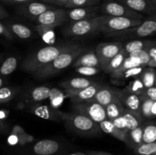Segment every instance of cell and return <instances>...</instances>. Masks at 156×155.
<instances>
[{
	"label": "cell",
	"instance_id": "277c9868",
	"mask_svg": "<svg viewBox=\"0 0 156 155\" xmlns=\"http://www.w3.org/2000/svg\"><path fill=\"white\" fill-rule=\"evenodd\" d=\"M96 18H97V30L102 33H105V34L136 27L140 25L143 21L141 20L111 16L108 15L96 16Z\"/></svg>",
	"mask_w": 156,
	"mask_h": 155
},
{
	"label": "cell",
	"instance_id": "836d02e7",
	"mask_svg": "<svg viewBox=\"0 0 156 155\" xmlns=\"http://www.w3.org/2000/svg\"><path fill=\"white\" fill-rule=\"evenodd\" d=\"M156 141V126L154 122L143 125V143H152Z\"/></svg>",
	"mask_w": 156,
	"mask_h": 155
},
{
	"label": "cell",
	"instance_id": "74e56055",
	"mask_svg": "<svg viewBox=\"0 0 156 155\" xmlns=\"http://www.w3.org/2000/svg\"><path fill=\"white\" fill-rule=\"evenodd\" d=\"M133 150L137 155H152L156 153V143H142Z\"/></svg>",
	"mask_w": 156,
	"mask_h": 155
},
{
	"label": "cell",
	"instance_id": "8992f818",
	"mask_svg": "<svg viewBox=\"0 0 156 155\" xmlns=\"http://www.w3.org/2000/svg\"><path fill=\"white\" fill-rule=\"evenodd\" d=\"M73 109L76 112L88 117L98 124L107 119L105 106L92 100L74 103Z\"/></svg>",
	"mask_w": 156,
	"mask_h": 155
},
{
	"label": "cell",
	"instance_id": "8fae6325",
	"mask_svg": "<svg viewBox=\"0 0 156 155\" xmlns=\"http://www.w3.org/2000/svg\"><path fill=\"white\" fill-rule=\"evenodd\" d=\"M55 6L43 2H35L31 0L30 2L20 4L18 6V12L20 15L25 16L31 20H35L40 15L50 9H54Z\"/></svg>",
	"mask_w": 156,
	"mask_h": 155
},
{
	"label": "cell",
	"instance_id": "7bdbcfd3",
	"mask_svg": "<svg viewBox=\"0 0 156 155\" xmlns=\"http://www.w3.org/2000/svg\"><path fill=\"white\" fill-rule=\"evenodd\" d=\"M111 122H112L114 126H115L117 130H119L120 132H122V133L126 135L128 129L123 115H120V116L114 119L111 120Z\"/></svg>",
	"mask_w": 156,
	"mask_h": 155
},
{
	"label": "cell",
	"instance_id": "681fc988",
	"mask_svg": "<svg viewBox=\"0 0 156 155\" xmlns=\"http://www.w3.org/2000/svg\"><path fill=\"white\" fill-rule=\"evenodd\" d=\"M8 143H9V144H11V145H15V144H18V136L11 134V135L9 137V138H8Z\"/></svg>",
	"mask_w": 156,
	"mask_h": 155
},
{
	"label": "cell",
	"instance_id": "ac0fdd59",
	"mask_svg": "<svg viewBox=\"0 0 156 155\" xmlns=\"http://www.w3.org/2000/svg\"><path fill=\"white\" fill-rule=\"evenodd\" d=\"M73 66L76 67H95V68H100V63H99L98 58L96 55L95 52L93 50H87L84 53L79 56L75 60Z\"/></svg>",
	"mask_w": 156,
	"mask_h": 155
},
{
	"label": "cell",
	"instance_id": "11a10c76",
	"mask_svg": "<svg viewBox=\"0 0 156 155\" xmlns=\"http://www.w3.org/2000/svg\"><path fill=\"white\" fill-rule=\"evenodd\" d=\"M69 155H87V154L85 153H82V152H76V153H71V154Z\"/></svg>",
	"mask_w": 156,
	"mask_h": 155
},
{
	"label": "cell",
	"instance_id": "5b68a950",
	"mask_svg": "<svg viewBox=\"0 0 156 155\" xmlns=\"http://www.w3.org/2000/svg\"><path fill=\"white\" fill-rule=\"evenodd\" d=\"M156 31V21L154 18L142 21L140 25L131 28L125 29L120 31L112 32L107 33L108 36L118 38H131V37H144L155 34Z\"/></svg>",
	"mask_w": 156,
	"mask_h": 155
},
{
	"label": "cell",
	"instance_id": "7dc6e473",
	"mask_svg": "<svg viewBox=\"0 0 156 155\" xmlns=\"http://www.w3.org/2000/svg\"><path fill=\"white\" fill-rule=\"evenodd\" d=\"M43 2L47 3V4L52 5H57V6H64L66 5L69 0H41Z\"/></svg>",
	"mask_w": 156,
	"mask_h": 155
},
{
	"label": "cell",
	"instance_id": "b9f144b4",
	"mask_svg": "<svg viewBox=\"0 0 156 155\" xmlns=\"http://www.w3.org/2000/svg\"><path fill=\"white\" fill-rule=\"evenodd\" d=\"M128 56L137 58L141 62L142 65L145 67H146V65H147V63L150 60V58H149L148 53H146V50H137V51L133 52V53H130L129 54H128Z\"/></svg>",
	"mask_w": 156,
	"mask_h": 155
},
{
	"label": "cell",
	"instance_id": "7c38bea8",
	"mask_svg": "<svg viewBox=\"0 0 156 155\" xmlns=\"http://www.w3.org/2000/svg\"><path fill=\"white\" fill-rule=\"evenodd\" d=\"M101 87V85L100 84L94 82L93 84H90L89 86L86 87L83 89L78 90V91L65 90L66 91L68 98H70L73 103H82V102L91 100Z\"/></svg>",
	"mask_w": 156,
	"mask_h": 155
},
{
	"label": "cell",
	"instance_id": "f35d334b",
	"mask_svg": "<svg viewBox=\"0 0 156 155\" xmlns=\"http://www.w3.org/2000/svg\"><path fill=\"white\" fill-rule=\"evenodd\" d=\"M100 2L101 0H69L65 5V8L73 9V8L94 6L98 5Z\"/></svg>",
	"mask_w": 156,
	"mask_h": 155
},
{
	"label": "cell",
	"instance_id": "e575fe53",
	"mask_svg": "<svg viewBox=\"0 0 156 155\" xmlns=\"http://www.w3.org/2000/svg\"><path fill=\"white\" fill-rule=\"evenodd\" d=\"M17 66H18V59L14 56H10L7 58L0 66V74L4 76L9 75L16 69Z\"/></svg>",
	"mask_w": 156,
	"mask_h": 155
},
{
	"label": "cell",
	"instance_id": "52a82bcc",
	"mask_svg": "<svg viewBox=\"0 0 156 155\" xmlns=\"http://www.w3.org/2000/svg\"><path fill=\"white\" fill-rule=\"evenodd\" d=\"M99 10L104 15H111L115 17L131 18V19L143 20V15L139 12L132 10L127 6L116 1H107L99 7Z\"/></svg>",
	"mask_w": 156,
	"mask_h": 155
},
{
	"label": "cell",
	"instance_id": "ab89813d",
	"mask_svg": "<svg viewBox=\"0 0 156 155\" xmlns=\"http://www.w3.org/2000/svg\"><path fill=\"white\" fill-rule=\"evenodd\" d=\"M35 28H36L35 30L45 40L49 41L50 40L54 39V27L42 25V24H37Z\"/></svg>",
	"mask_w": 156,
	"mask_h": 155
},
{
	"label": "cell",
	"instance_id": "f546056e",
	"mask_svg": "<svg viewBox=\"0 0 156 155\" xmlns=\"http://www.w3.org/2000/svg\"><path fill=\"white\" fill-rule=\"evenodd\" d=\"M152 43V40H133L126 43L125 45H123V49L128 55L137 50H145Z\"/></svg>",
	"mask_w": 156,
	"mask_h": 155
},
{
	"label": "cell",
	"instance_id": "f6af8a7d",
	"mask_svg": "<svg viewBox=\"0 0 156 155\" xmlns=\"http://www.w3.org/2000/svg\"><path fill=\"white\" fill-rule=\"evenodd\" d=\"M143 96L146 97V98L150 99V100H155V101H156V88H155V86L146 88V90H145V92H144V94H143Z\"/></svg>",
	"mask_w": 156,
	"mask_h": 155
},
{
	"label": "cell",
	"instance_id": "680465c9",
	"mask_svg": "<svg viewBox=\"0 0 156 155\" xmlns=\"http://www.w3.org/2000/svg\"><path fill=\"white\" fill-rule=\"evenodd\" d=\"M152 155H156V153H154V154H152Z\"/></svg>",
	"mask_w": 156,
	"mask_h": 155
},
{
	"label": "cell",
	"instance_id": "ba28073f",
	"mask_svg": "<svg viewBox=\"0 0 156 155\" xmlns=\"http://www.w3.org/2000/svg\"><path fill=\"white\" fill-rule=\"evenodd\" d=\"M96 16L88 19L71 22L64 29L63 33L69 36H82L97 31Z\"/></svg>",
	"mask_w": 156,
	"mask_h": 155
},
{
	"label": "cell",
	"instance_id": "6f0895ef",
	"mask_svg": "<svg viewBox=\"0 0 156 155\" xmlns=\"http://www.w3.org/2000/svg\"><path fill=\"white\" fill-rule=\"evenodd\" d=\"M2 55L0 54V61H1V59H2Z\"/></svg>",
	"mask_w": 156,
	"mask_h": 155
},
{
	"label": "cell",
	"instance_id": "7a4b0ae2",
	"mask_svg": "<svg viewBox=\"0 0 156 155\" xmlns=\"http://www.w3.org/2000/svg\"><path fill=\"white\" fill-rule=\"evenodd\" d=\"M88 50L82 44L79 43L76 46L64 50L59 53L52 62L39 70L34 72V77L37 78H47L55 75L69 66L80 55Z\"/></svg>",
	"mask_w": 156,
	"mask_h": 155
},
{
	"label": "cell",
	"instance_id": "44dd1931",
	"mask_svg": "<svg viewBox=\"0 0 156 155\" xmlns=\"http://www.w3.org/2000/svg\"><path fill=\"white\" fill-rule=\"evenodd\" d=\"M94 83L90 79L86 78H74L69 79L66 81L62 82L60 84V86L63 89L70 90V91H78V90L83 89L86 87L89 86L90 84Z\"/></svg>",
	"mask_w": 156,
	"mask_h": 155
},
{
	"label": "cell",
	"instance_id": "9c48e42d",
	"mask_svg": "<svg viewBox=\"0 0 156 155\" xmlns=\"http://www.w3.org/2000/svg\"><path fill=\"white\" fill-rule=\"evenodd\" d=\"M123 49V43L120 42H111L101 43L96 47L95 52L98 58L100 68L105 69L110 61Z\"/></svg>",
	"mask_w": 156,
	"mask_h": 155
},
{
	"label": "cell",
	"instance_id": "9a60e30c",
	"mask_svg": "<svg viewBox=\"0 0 156 155\" xmlns=\"http://www.w3.org/2000/svg\"><path fill=\"white\" fill-rule=\"evenodd\" d=\"M99 6H88V7H79L70 9L66 11L67 18L72 22L81 21V20L88 19L96 16V14L98 12Z\"/></svg>",
	"mask_w": 156,
	"mask_h": 155
},
{
	"label": "cell",
	"instance_id": "9f6ffc18",
	"mask_svg": "<svg viewBox=\"0 0 156 155\" xmlns=\"http://www.w3.org/2000/svg\"><path fill=\"white\" fill-rule=\"evenodd\" d=\"M3 84H4V81H3L2 79L1 78H0V88H2Z\"/></svg>",
	"mask_w": 156,
	"mask_h": 155
},
{
	"label": "cell",
	"instance_id": "ffe728a7",
	"mask_svg": "<svg viewBox=\"0 0 156 155\" xmlns=\"http://www.w3.org/2000/svg\"><path fill=\"white\" fill-rule=\"evenodd\" d=\"M143 125L136 129L128 130L125 135L124 142L133 149L143 143Z\"/></svg>",
	"mask_w": 156,
	"mask_h": 155
},
{
	"label": "cell",
	"instance_id": "d4e9b609",
	"mask_svg": "<svg viewBox=\"0 0 156 155\" xmlns=\"http://www.w3.org/2000/svg\"><path fill=\"white\" fill-rule=\"evenodd\" d=\"M122 115L124 118L128 130L139 127L142 124H143V122H144V118L142 116L141 114L133 112V111L129 110L126 108L124 109Z\"/></svg>",
	"mask_w": 156,
	"mask_h": 155
},
{
	"label": "cell",
	"instance_id": "e0dca14e",
	"mask_svg": "<svg viewBox=\"0 0 156 155\" xmlns=\"http://www.w3.org/2000/svg\"><path fill=\"white\" fill-rule=\"evenodd\" d=\"M59 144L57 141L51 139H44L34 144L33 150L37 155H52L58 151Z\"/></svg>",
	"mask_w": 156,
	"mask_h": 155
},
{
	"label": "cell",
	"instance_id": "d6986e66",
	"mask_svg": "<svg viewBox=\"0 0 156 155\" xmlns=\"http://www.w3.org/2000/svg\"><path fill=\"white\" fill-rule=\"evenodd\" d=\"M117 96L115 91V88H111L108 86H102L101 87L94 96L91 100L97 102L99 104L102 105L103 106H106L107 105L109 104L114 97Z\"/></svg>",
	"mask_w": 156,
	"mask_h": 155
},
{
	"label": "cell",
	"instance_id": "816d5d0a",
	"mask_svg": "<svg viewBox=\"0 0 156 155\" xmlns=\"http://www.w3.org/2000/svg\"><path fill=\"white\" fill-rule=\"evenodd\" d=\"M86 154L87 155H114V154H111V153H107V152L94 151V150H90V151H88Z\"/></svg>",
	"mask_w": 156,
	"mask_h": 155
},
{
	"label": "cell",
	"instance_id": "bcb514c9",
	"mask_svg": "<svg viewBox=\"0 0 156 155\" xmlns=\"http://www.w3.org/2000/svg\"><path fill=\"white\" fill-rule=\"evenodd\" d=\"M0 35H1V36H3L4 37H5L6 39L10 40H13V36L12 35V33L9 32V30H8L7 27H5V25L2 24L1 22H0Z\"/></svg>",
	"mask_w": 156,
	"mask_h": 155
},
{
	"label": "cell",
	"instance_id": "603a6c76",
	"mask_svg": "<svg viewBox=\"0 0 156 155\" xmlns=\"http://www.w3.org/2000/svg\"><path fill=\"white\" fill-rule=\"evenodd\" d=\"M140 113L143 118L153 119L156 115V101L140 96Z\"/></svg>",
	"mask_w": 156,
	"mask_h": 155
},
{
	"label": "cell",
	"instance_id": "30bf717a",
	"mask_svg": "<svg viewBox=\"0 0 156 155\" xmlns=\"http://www.w3.org/2000/svg\"><path fill=\"white\" fill-rule=\"evenodd\" d=\"M67 19L66 11L62 9H50L41 15H40L35 19L37 24L50 26V27H56L60 26Z\"/></svg>",
	"mask_w": 156,
	"mask_h": 155
},
{
	"label": "cell",
	"instance_id": "1f68e13d",
	"mask_svg": "<svg viewBox=\"0 0 156 155\" xmlns=\"http://www.w3.org/2000/svg\"><path fill=\"white\" fill-rule=\"evenodd\" d=\"M128 55L126 54V52L124 51L123 49H122L109 62V63L107 65V66L105 67V69L103 70L105 73L107 74H111L113 71H115L122 63H123V60L125 59V58Z\"/></svg>",
	"mask_w": 156,
	"mask_h": 155
},
{
	"label": "cell",
	"instance_id": "d6a6232c",
	"mask_svg": "<svg viewBox=\"0 0 156 155\" xmlns=\"http://www.w3.org/2000/svg\"><path fill=\"white\" fill-rule=\"evenodd\" d=\"M137 66H143V65H142L141 62L137 58L133 57V56H127L125 58L124 60H123V63L115 71H113L111 74V75H116V74H120V73L123 72V71H126V70L129 69V68Z\"/></svg>",
	"mask_w": 156,
	"mask_h": 155
},
{
	"label": "cell",
	"instance_id": "4316f807",
	"mask_svg": "<svg viewBox=\"0 0 156 155\" xmlns=\"http://www.w3.org/2000/svg\"><path fill=\"white\" fill-rule=\"evenodd\" d=\"M98 126L102 132H104L105 133L108 134V135L114 137V138H117V139L124 142L125 135L116 129V127L114 126V124H113V122H111V120L106 119H105L104 121H102L101 122L98 123Z\"/></svg>",
	"mask_w": 156,
	"mask_h": 155
},
{
	"label": "cell",
	"instance_id": "4fadbf2b",
	"mask_svg": "<svg viewBox=\"0 0 156 155\" xmlns=\"http://www.w3.org/2000/svg\"><path fill=\"white\" fill-rule=\"evenodd\" d=\"M116 94L124 108L129 110L135 112L136 113H140V103H141V97L140 96L129 93L125 89L120 90L116 89Z\"/></svg>",
	"mask_w": 156,
	"mask_h": 155
},
{
	"label": "cell",
	"instance_id": "7402d4cb",
	"mask_svg": "<svg viewBox=\"0 0 156 155\" xmlns=\"http://www.w3.org/2000/svg\"><path fill=\"white\" fill-rule=\"evenodd\" d=\"M5 27L12 36H15L20 39H28L32 36V31L29 27L18 23H8Z\"/></svg>",
	"mask_w": 156,
	"mask_h": 155
},
{
	"label": "cell",
	"instance_id": "8d00e7d4",
	"mask_svg": "<svg viewBox=\"0 0 156 155\" xmlns=\"http://www.w3.org/2000/svg\"><path fill=\"white\" fill-rule=\"evenodd\" d=\"M125 90L128 92L136 94V95L143 96L146 88L143 84L140 79L139 78H136L133 81L129 82V84L126 87Z\"/></svg>",
	"mask_w": 156,
	"mask_h": 155
},
{
	"label": "cell",
	"instance_id": "6da1fadb",
	"mask_svg": "<svg viewBox=\"0 0 156 155\" xmlns=\"http://www.w3.org/2000/svg\"><path fill=\"white\" fill-rule=\"evenodd\" d=\"M78 44L77 43H62L44 47L26 58L21 64V69L27 72H35L52 62L62 51L73 48Z\"/></svg>",
	"mask_w": 156,
	"mask_h": 155
},
{
	"label": "cell",
	"instance_id": "d590c367",
	"mask_svg": "<svg viewBox=\"0 0 156 155\" xmlns=\"http://www.w3.org/2000/svg\"><path fill=\"white\" fill-rule=\"evenodd\" d=\"M20 91V88L12 87L0 88V103H5L12 100Z\"/></svg>",
	"mask_w": 156,
	"mask_h": 155
},
{
	"label": "cell",
	"instance_id": "ee69618b",
	"mask_svg": "<svg viewBox=\"0 0 156 155\" xmlns=\"http://www.w3.org/2000/svg\"><path fill=\"white\" fill-rule=\"evenodd\" d=\"M145 50L149 55L150 59L156 61V44L155 41H152V43L148 46Z\"/></svg>",
	"mask_w": 156,
	"mask_h": 155
},
{
	"label": "cell",
	"instance_id": "60d3db41",
	"mask_svg": "<svg viewBox=\"0 0 156 155\" xmlns=\"http://www.w3.org/2000/svg\"><path fill=\"white\" fill-rule=\"evenodd\" d=\"M101 68H95V67L82 66V67H76V72L85 76L95 75V74H98L99 72H101Z\"/></svg>",
	"mask_w": 156,
	"mask_h": 155
},
{
	"label": "cell",
	"instance_id": "83f0119b",
	"mask_svg": "<svg viewBox=\"0 0 156 155\" xmlns=\"http://www.w3.org/2000/svg\"><path fill=\"white\" fill-rule=\"evenodd\" d=\"M67 97L68 95L65 89L59 90L57 88H51L50 90L48 98L50 100V106L55 109H59L64 99Z\"/></svg>",
	"mask_w": 156,
	"mask_h": 155
},
{
	"label": "cell",
	"instance_id": "484cf974",
	"mask_svg": "<svg viewBox=\"0 0 156 155\" xmlns=\"http://www.w3.org/2000/svg\"><path fill=\"white\" fill-rule=\"evenodd\" d=\"M50 88L47 86L37 87L29 92L27 98L31 103H39L48 98Z\"/></svg>",
	"mask_w": 156,
	"mask_h": 155
},
{
	"label": "cell",
	"instance_id": "4dcf8cb0",
	"mask_svg": "<svg viewBox=\"0 0 156 155\" xmlns=\"http://www.w3.org/2000/svg\"><path fill=\"white\" fill-rule=\"evenodd\" d=\"M139 78L146 88L155 86V70L153 68H145L139 75Z\"/></svg>",
	"mask_w": 156,
	"mask_h": 155
},
{
	"label": "cell",
	"instance_id": "5bb4252c",
	"mask_svg": "<svg viewBox=\"0 0 156 155\" xmlns=\"http://www.w3.org/2000/svg\"><path fill=\"white\" fill-rule=\"evenodd\" d=\"M30 111L37 116L51 121H61L62 112L55 109L50 105L35 104L30 107Z\"/></svg>",
	"mask_w": 156,
	"mask_h": 155
},
{
	"label": "cell",
	"instance_id": "c3c4849f",
	"mask_svg": "<svg viewBox=\"0 0 156 155\" xmlns=\"http://www.w3.org/2000/svg\"><path fill=\"white\" fill-rule=\"evenodd\" d=\"M25 132H26L24 130V129L19 126H15L12 128V131H11V134H12V135H17V136H18V135H22V134L25 133Z\"/></svg>",
	"mask_w": 156,
	"mask_h": 155
},
{
	"label": "cell",
	"instance_id": "2e32d148",
	"mask_svg": "<svg viewBox=\"0 0 156 155\" xmlns=\"http://www.w3.org/2000/svg\"><path fill=\"white\" fill-rule=\"evenodd\" d=\"M137 12L150 13L155 9V0H117Z\"/></svg>",
	"mask_w": 156,
	"mask_h": 155
},
{
	"label": "cell",
	"instance_id": "f907efd6",
	"mask_svg": "<svg viewBox=\"0 0 156 155\" xmlns=\"http://www.w3.org/2000/svg\"><path fill=\"white\" fill-rule=\"evenodd\" d=\"M9 131V127H8L7 124L0 119V133H6Z\"/></svg>",
	"mask_w": 156,
	"mask_h": 155
},
{
	"label": "cell",
	"instance_id": "cb8c5ba5",
	"mask_svg": "<svg viewBox=\"0 0 156 155\" xmlns=\"http://www.w3.org/2000/svg\"><path fill=\"white\" fill-rule=\"evenodd\" d=\"M124 106L122 104L120 100L116 96L114 100L111 102L108 105L105 106V110H106L107 119L110 120H112L117 117L123 115V112L124 111Z\"/></svg>",
	"mask_w": 156,
	"mask_h": 155
},
{
	"label": "cell",
	"instance_id": "db71d44e",
	"mask_svg": "<svg viewBox=\"0 0 156 155\" xmlns=\"http://www.w3.org/2000/svg\"><path fill=\"white\" fill-rule=\"evenodd\" d=\"M9 17V13L4 9V8L0 5V19H3Z\"/></svg>",
	"mask_w": 156,
	"mask_h": 155
},
{
	"label": "cell",
	"instance_id": "f1b7e54d",
	"mask_svg": "<svg viewBox=\"0 0 156 155\" xmlns=\"http://www.w3.org/2000/svg\"><path fill=\"white\" fill-rule=\"evenodd\" d=\"M146 67L144 66H137V67H133V68H129V69L126 70V71H123V72L120 73L116 75H111V78L112 81H117L118 82L125 81L127 80L129 78H138L139 75L141 74L143 70Z\"/></svg>",
	"mask_w": 156,
	"mask_h": 155
},
{
	"label": "cell",
	"instance_id": "f5cc1de1",
	"mask_svg": "<svg viewBox=\"0 0 156 155\" xmlns=\"http://www.w3.org/2000/svg\"><path fill=\"white\" fill-rule=\"evenodd\" d=\"M2 1L8 3H13V4H22V3L30 2L31 0H2Z\"/></svg>",
	"mask_w": 156,
	"mask_h": 155
},
{
	"label": "cell",
	"instance_id": "3957f363",
	"mask_svg": "<svg viewBox=\"0 0 156 155\" xmlns=\"http://www.w3.org/2000/svg\"><path fill=\"white\" fill-rule=\"evenodd\" d=\"M62 120L65 122L66 125L72 131L79 135L90 136L96 135L101 132L98 123L88 117L78 112H62Z\"/></svg>",
	"mask_w": 156,
	"mask_h": 155
}]
</instances>
